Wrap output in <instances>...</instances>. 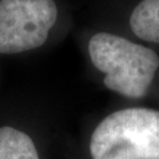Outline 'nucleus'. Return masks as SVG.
<instances>
[{
  "label": "nucleus",
  "mask_w": 159,
  "mask_h": 159,
  "mask_svg": "<svg viewBox=\"0 0 159 159\" xmlns=\"http://www.w3.org/2000/svg\"><path fill=\"white\" fill-rule=\"evenodd\" d=\"M92 63L105 73L104 84L127 98L146 96L159 67L158 54L119 35L97 33L90 40Z\"/></svg>",
  "instance_id": "f257e3e1"
},
{
  "label": "nucleus",
  "mask_w": 159,
  "mask_h": 159,
  "mask_svg": "<svg viewBox=\"0 0 159 159\" xmlns=\"http://www.w3.org/2000/svg\"><path fill=\"white\" fill-rule=\"evenodd\" d=\"M93 159H159V111L133 107L116 111L96 127Z\"/></svg>",
  "instance_id": "f03ea898"
},
{
  "label": "nucleus",
  "mask_w": 159,
  "mask_h": 159,
  "mask_svg": "<svg viewBox=\"0 0 159 159\" xmlns=\"http://www.w3.org/2000/svg\"><path fill=\"white\" fill-rule=\"evenodd\" d=\"M57 17L54 0H0V53L44 45Z\"/></svg>",
  "instance_id": "7ed1b4c3"
},
{
  "label": "nucleus",
  "mask_w": 159,
  "mask_h": 159,
  "mask_svg": "<svg viewBox=\"0 0 159 159\" xmlns=\"http://www.w3.org/2000/svg\"><path fill=\"white\" fill-rule=\"evenodd\" d=\"M130 26L138 38L159 44V0H142L131 14Z\"/></svg>",
  "instance_id": "20e7f679"
},
{
  "label": "nucleus",
  "mask_w": 159,
  "mask_h": 159,
  "mask_svg": "<svg viewBox=\"0 0 159 159\" xmlns=\"http://www.w3.org/2000/svg\"><path fill=\"white\" fill-rule=\"evenodd\" d=\"M0 159H39L33 140L13 127H0Z\"/></svg>",
  "instance_id": "39448f33"
}]
</instances>
